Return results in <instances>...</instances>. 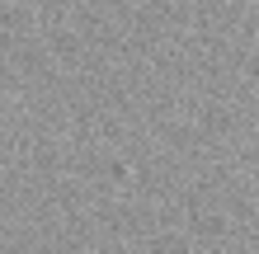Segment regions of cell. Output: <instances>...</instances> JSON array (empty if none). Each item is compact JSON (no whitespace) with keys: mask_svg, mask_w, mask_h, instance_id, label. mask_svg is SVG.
<instances>
[]
</instances>
